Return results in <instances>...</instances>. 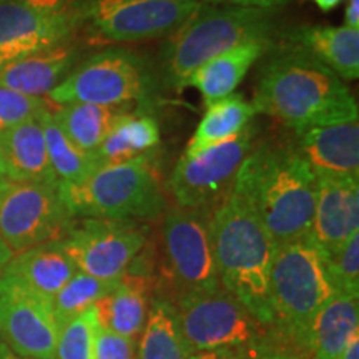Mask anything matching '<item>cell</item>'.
<instances>
[{
	"label": "cell",
	"instance_id": "cell-4",
	"mask_svg": "<svg viewBox=\"0 0 359 359\" xmlns=\"http://www.w3.org/2000/svg\"><path fill=\"white\" fill-rule=\"evenodd\" d=\"M213 210L172 206L160 215L154 251L128 269L154 281V298L177 304L187 296L222 286L213 255L210 219Z\"/></svg>",
	"mask_w": 359,
	"mask_h": 359
},
{
	"label": "cell",
	"instance_id": "cell-14",
	"mask_svg": "<svg viewBox=\"0 0 359 359\" xmlns=\"http://www.w3.org/2000/svg\"><path fill=\"white\" fill-rule=\"evenodd\" d=\"M58 327L52 302L13 276L0 275V338L17 356L55 359Z\"/></svg>",
	"mask_w": 359,
	"mask_h": 359
},
{
	"label": "cell",
	"instance_id": "cell-15",
	"mask_svg": "<svg viewBox=\"0 0 359 359\" xmlns=\"http://www.w3.org/2000/svg\"><path fill=\"white\" fill-rule=\"evenodd\" d=\"M80 20L82 13L77 12L42 11L0 0V65L65 45Z\"/></svg>",
	"mask_w": 359,
	"mask_h": 359
},
{
	"label": "cell",
	"instance_id": "cell-35",
	"mask_svg": "<svg viewBox=\"0 0 359 359\" xmlns=\"http://www.w3.org/2000/svg\"><path fill=\"white\" fill-rule=\"evenodd\" d=\"M253 351H238V349H208L190 354L188 359H248Z\"/></svg>",
	"mask_w": 359,
	"mask_h": 359
},
{
	"label": "cell",
	"instance_id": "cell-44",
	"mask_svg": "<svg viewBox=\"0 0 359 359\" xmlns=\"http://www.w3.org/2000/svg\"><path fill=\"white\" fill-rule=\"evenodd\" d=\"M0 178L8 180V170H7V163H6V158H4L2 150H0Z\"/></svg>",
	"mask_w": 359,
	"mask_h": 359
},
{
	"label": "cell",
	"instance_id": "cell-23",
	"mask_svg": "<svg viewBox=\"0 0 359 359\" xmlns=\"http://www.w3.org/2000/svg\"><path fill=\"white\" fill-rule=\"evenodd\" d=\"M75 273V264L58 248L55 241L13 255L4 269V275L13 276L27 288L50 302Z\"/></svg>",
	"mask_w": 359,
	"mask_h": 359
},
{
	"label": "cell",
	"instance_id": "cell-42",
	"mask_svg": "<svg viewBox=\"0 0 359 359\" xmlns=\"http://www.w3.org/2000/svg\"><path fill=\"white\" fill-rule=\"evenodd\" d=\"M314 2L318 4V7H320L323 12H330V11H333V8L338 7L343 0H314Z\"/></svg>",
	"mask_w": 359,
	"mask_h": 359
},
{
	"label": "cell",
	"instance_id": "cell-37",
	"mask_svg": "<svg viewBox=\"0 0 359 359\" xmlns=\"http://www.w3.org/2000/svg\"><path fill=\"white\" fill-rule=\"evenodd\" d=\"M15 2L27 4V6L42 8V11H52V12H62L67 11V4L69 0H15Z\"/></svg>",
	"mask_w": 359,
	"mask_h": 359
},
{
	"label": "cell",
	"instance_id": "cell-29",
	"mask_svg": "<svg viewBox=\"0 0 359 359\" xmlns=\"http://www.w3.org/2000/svg\"><path fill=\"white\" fill-rule=\"evenodd\" d=\"M39 122L43 132L45 145H47L48 160L57 175L58 183L77 185L102 167L95 154L83 151L62 132L48 107L39 116Z\"/></svg>",
	"mask_w": 359,
	"mask_h": 359
},
{
	"label": "cell",
	"instance_id": "cell-1",
	"mask_svg": "<svg viewBox=\"0 0 359 359\" xmlns=\"http://www.w3.org/2000/svg\"><path fill=\"white\" fill-rule=\"evenodd\" d=\"M253 105L294 132L358 120V103L346 83L296 43L269 57Z\"/></svg>",
	"mask_w": 359,
	"mask_h": 359
},
{
	"label": "cell",
	"instance_id": "cell-30",
	"mask_svg": "<svg viewBox=\"0 0 359 359\" xmlns=\"http://www.w3.org/2000/svg\"><path fill=\"white\" fill-rule=\"evenodd\" d=\"M120 280H100L79 271L65 283V286L52 298V311L57 327L72 318L93 308L102 298L109 296Z\"/></svg>",
	"mask_w": 359,
	"mask_h": 359
},
{
	"label": "cell",
	"instance_id": "cell-6",
	"mask_svg": "<svg viewBox=\"0 0 359 359\" xmlns=\"http://www.w3.org/2000/svg\"><path fill=\"white\" fill-rule=\"evenodd\" d=\"M147 155L102 165L77 185L58 183V193L70 217L135 222L158 218L167 208V200Z\"/></svg>",
	"mask_w": 359,
	"mask_h": 359
},
{
	"label": "cell",
	"instance_id": "cell-34",
	"mask_svg": "<svg viewBox=\"0 0 359 359\" xmlns=\"http://www.w3.org/2000/svg\"><path fill=\"white\" fill-rule=\"evenodd\" d=\"M137 341L123 338L98 325L95 331V359H135Z\"/></svg>",
	"mask_w": 359,
	"mask_h": 359
},
{
	"label": "cell",
	"instance_id": "cell-26",
	"mask_svg": "<svg viewBox=\"0 0 359 359\" xmlns=\"http://www.w3.org/2000/svg\"><path fill=\"white\" fill-rule=\"evenodd\" d=\"M190 354L175 304L156 296L151 298L135 359H188Z\"/></svg>",
	"mask_w": 359,
	"mask_h": 359
},
{
	"label": "cell",
	"instance_id": "cell-3",
	"mask_svg": "<svg viewBox=\"0 0 359 359\" xmlns=\"http://www.w3.org/2000/svg\"><path fill=\"white\" fill-rule=\"evenodd\" d=\"M210 231L222 286L271 327L268 285L276 250L273 238L233 190L213 210Z\"/></svg>",
	"mask_w": 359,
	"mask_h": 359
},
{
	"label": "cell",
	"instance_id": "cell-20",
	"mask_svg": "<svg viewBox=\"0 0 359 359\" xmlns=\"http://www.w3.org/2000/svg\"><path fill=\"white\" fill-rule=\"evenodd\" d=\"M77 50L67 45L0 65V87L30 97L48 95L72 72Z\"/></svg>",
	"mask_w": 359,
	"mask_h": 359
},
{
	"label": "cell",
	"instance_id": "cell-12",
	"mask_svg": "<svg viewBox=\"0 0 359 359\" xmlns=\"http://www.w3.org/2000/svg\"><path fill=\"white\" fill-rule=\"evenodd\" d=\"M255 137L257 127L250 123L231 140L208 147L196 154L183 155L168 183V190L177 206L217 208L231 191L238 170L255 145Z\"/></svg>",
	"mask_w": 359,
	"mask_h": 359
},
{
	"label": "cell",
	"instance_id": "cell-32",
	"mask_svg": "<svg viewBox=\"0 0 359 359\" xmlns=\"http://www.w3.org/2000/svg\"><path fill=\"white\" fill-rule=\"evenodd\" d=\"M327 269L336 293L359 296V233L327 257Z\"/></svg>",
	"mask_w": 359,
	"mask_h": 359
},
{
	"label": "cell",
	"instance_id": "cell-41",
	"mask_svg": "<svg viewBox=\"0 0 359 359\" xmlns=\"http://www.w3.org/2000/svg\"><path fill=\"white\" fill-rule=\"evenodd\" d=\"M12 257H13L12 251L7 248V245L4 243L2 240H0V275H2V273H4V269H6L7 263L11 262Z\"/></svg>",
	"mask_w": 359,
	"mask_h": 359
},
{
	"label": "cell",
	"instance_id": "cell-28",
	"mask_svg": "<svg viewBox=\"0 0 359 359\" xmlns=\"http://www.w3.org/2000/svg\"><path fill=\"white\" fill-rule=\"evenodd\" d=\"M160 143V127L150 115L127 114L116 122L95 150L102 165L122 163L140 156Z\"/></svg>",
	"mask_w": 359,
	"mask_h": 359
},
{
	"label": "cell",
	"instance_id": "cell-43",
	"mask_svg": "<svg viewBox=\"0 0 359 359\" xmlns=\"http://www.w3.org/2000/svg\"><path fill=\"white\" fill-rule=\"evenodd\" d=\"M0 359H27V358L17 356V354L13 353L7 344H4L2 341H0Z\"/></svg>",
	"mask_w": 359,
	"mask_h": 359
},
{
	"label": "cell",
	"instance_id": "cell-21",
	"mask_svg": "<svg viewBox=\"0 0 359 359\" xmlns=\"http://www.w3.org/2000/svg\"><path fill=\"white\" fill-rule=\"evenodd\" d=\"M0 150L6 158L8 180L58 185V178L48 160L39 118L0 135Z\"/></svg>",
	"mask_w": 359,
	"mask_h": 359
},
{
	"label": "cell",
	"instance_id": "cell-10",
	"mask_svg": "<svg viewBox=\"0 0 359 359\" xmlns=\"http://www.w3.org/2000/svg\"><path fill=\"white\" fill-rule=\"evenodd\" d=\"M148 74L142 58L127 50L98 52L72 70L48 93V100L58 105L92 103L122 107L145 98Z\"/></svg>",
	"mask_w": 359,
	"mask_h": 359
},
{
	"label": "cell",
	"instance_id": "cell-18",
	"mask_svg": "<svg viewBox=\"0 0 359 359\" xmlns=\"http://www.w3.org/2000/svg\"><path fill=\"white\" fill-rule=\"evenodd\" d=\"M154 298V281L148 275L127 269L118 286L95 304L98 325L114 333L137 341L145 326Z\"/></svg>",
	"mask_w": 359,
	"mask_h": 359
},
{
	"label": "cell",
	"instance_id": "cell-36",
	"mask_svg": "<svg viewBox=\"0 0 359 359\" xmlns=\"http://www.w3.org/2000/svg\"><path fill=\"white\" fill-rule=\"evenodd\" d=\"M248 359H303L298 353L291 351V349H283L278 346H264L253 351Z\"/></svg>",
	"mask_w": 359,
	"mask_h": 359
},
{
	"label": "cell",
	"instance_id": "cell-25",
	"mask_svg": "<svg viewBox=\"0 0 359 359\" xmlns=\"http://www.w3.org/2000/svg\"><path fill=\"white\" fill-rule=\"evenodd\" d=\"M128 111L127 105L103 107L92 103H69L53 111V118L67 137L79 148L95 154L110 130Z\"/></svg>",
	"mask_w": 359,
	"mask_h": 359
},
{
	"label": "cell",
	"instance_id": "cell-38",
	"mask_svg": "<svg viewBox=\"0 0 359 359\" xmlns=\"http://www.w3.org/2000/svg\"><path fill=\"white\" fill-rule=\"evenodd\" d=\"M233 4L240 7H253V8H264V11H271L273 7L283 6L286 0H231Z\"/></svg>",
	"mask_w": 359,
	"mask_h": 359
},
{
	"label": "cell",
	"instance_id": "cell-45",
	"mask_svg": "<svg viewBox=\"0 0 359 359\" xmlns=\"http://www.w3.org/2000/svg\"><path fill=\"white\" fill-rule=\"evenodd\" d=\"M8 182H11V180H7V178H0V198H2L4 191H6V188H7V185H8Z\"/></svg>",
	"mask_w": 359,
	"mask_h": 359
},
{
	"label": "cell",
	"instance_id": "cell-13",
	"mask_svg": "<svg viewBox=\"0 0 359 359\" xmlns=\"http://www.w3.org/2000/svg\"><path fill=\"white\" fill-rule=\"evenodd\" d=\"M70 219L58 185L11 180L0 198V240L13 255L60 240Z\"/></svg>",
	"mask_w": 359,
	"mask_h": 359
},
{
	"label": "cell",
	"instance_id": "cell-40",
	"mask_svg": "<svg viewBox=\"0 0 359 359\" xmlns=\"http://www.w3.org/2000/svg\"><path fill=\"white\" fill-rule=\"evenodd\" d=\"M338 359H359V333L353 336V339L349 341L346 349L341 353Z\"/></svg>",
	"mask_w": 359,
	"mask_h": 359
},
{
	"label": "cell",
	"instance_id": "cell-39",
	"mask_svg": "<svg viewBox=\"0 0 359 359\" xmlns=\"http://www.w3.org/2000/svg\"><path fill=\"white\" fill-rule=\"evenodd\" d=\"M346 27L358 29L359 27V0H349L346 7Z\"/></svg>",
	"mask_w": 359,
	"mask_h": 359
},
{
	"label": "cell",
	"instance_id": "cell-9",
	"mask_svg": "<svg viewBox=\"0 0 359 359\" xmlns=\"http://www.w3.org/2000/svg\"><path fill=\"white\" fill-rule=\"evenodd\" d=\"M148 226L135 219L72 218L58 245L79 271L120 280L148 241Z\"/></svg>",
	"mask_w": 359,
	"mask_h": 359
},
{
	"label": "cell",
	"instance_id": "cell-17",
	"mask_svg": "<svg viewBox=\"0 0 359 359\" xmlns=\"http://www.w3.org/2000/svg\"><path fill=\"white\" fill-rule=\"evenodd\" d=\"M296 150L306 160L316 177L359 175L358 120L296 132Z\"/></svg>",
	"mask_w": 359,
	"mask_h": 359
},
{
	"label": "cell",
	"instance_id": "cell-5",
	"mask_svg": "<svg viewBox=\"0 0 359 359\" xmlns=\"http://www.w3.org/2000/svg\"><path fill=\"white\" fill-rule=\"evenodd\" d=\"M336 293L327 255L311 235L276 245L269 271L268 303L276 338L306 351L309 326Z\"/></svg>",
	"mask_w": 359,
	"mask_h": 359
},
{
	"label": "cell",
	"instance_id": "cell-27",
	"mask_svg": "<svg viewBox=\"0 0 359 359\" xmlns=\"http://www.w3.org/2000/svg\"><path fill=\"white\" fill-rule=\"evenodd\" d=\"M257 114L258 111L253 103L246 102L243 97L236 95V93L212 103L196 127V132L188 143L185 154H196L208 147L231 140L248 127Z\"/></svg>",
	"mask_w": 359,
	"mask_h": 359
},
{
	"label": "cell",
	"instance_id": "cell-31",
	"mask_svg": "<svg viewBox=\"0 0 359 359\" xmlns=\"http://www.w3.org/2000/svg\"><path fill=\"white\" fill-rule=\"evenodd\" d=\"M95 306L58 326L55 359H95Z\"/></svg>",
	"mask_w": 359,
	"mask_h": 359
},
{
	"label": "cell",
	"instance_id": "cell-46",
	"mask_svg": "<svg viewBox=\"0 0 359 359\" xmlns=\"http://www.w3.org/2000/svg\"><path fill=\"white\" fill-rule=\"evenodd\" d=\"M206 2H223V0H206Z\"/></svg>",
	"mask_w": 359,
	"mask_h": 359
},
{
	"label": "cell",
	"instance_id": "cell-22",
	"mask_svg": "<svg viewBox=\"0 0 359 359\" xmlns=\"http://www.w3.org/2000/svg\"><path fill=\"white\" fill-rule=\"evenodd\" d=\"M359 296L334 294L309 326V359H338L354 334L359 333Z\"/></svg>",
	"mask_w": 359,
	"mask_h": 359
},
{
	"label": "cell",
	"instance_id": "cell-11",
	"mask_svg": "<svg viewBox=\"0 0 359 359\" xmlns=\"http://www.w3.org/2000/svg\"><path fill=\"white\" fill-rule=\"evenodd\" d=\"M201 8L200 0H90L82 19L97 43H125L173 35Z\"/></svg>",
	"mask_w": 359,
	"mask_h": 359
},
{
	"label": "cell",
	"instance_id": "cell-19",
	"mask_svg": "<svg viewBox=\"0 0 359 359\" xmlns=\"http://www.w3.org/2000/svg\"><path fill=\"white\" fill-rule=\"evenodd\" d=\"M273 47L269 39H257L230 48L196 69L187 80L185 87H195L203 97L206 107L231 95L246 77L258 58Z\"/></svg>",
	"mask_w": 359,
	"mask_h": 359
},
{
	"label": "cell",
	"instance_id": "cell-16",
	"mask_svg": "<svg viewBox=\"0 0 359 359\" xmlns=\"http://www.w3.org/2000/svg\"><path fill=\"white\" fill-rule=\"evenodd\" d=\"M318 178L309 235L330 257L359 233V182L354 177Z\"/></svg>",
	"mask_w": 359,
	"mask_h": 359
},
{
	"label": "cell",
	"instance_id": "cell-24",
	"mask_svg": "<svg viewBox=\"0 0 359 359\" xmlns=\"http://www.w3.org/2000/svg\"><path fill=\"white\" fill-rule=\"evenodd\" d=\"M293 43L331 69L341 80L359 77V30L351 27H302L290 34Z\"/></svg>",
	"mask_w": 359,
	"mask_h": 359
},
{
	"label": "cell",
	"instance_id": "cell-8",
	"mask_svg": "<svg viewBox=\"0 0 359 359\" xmlns=\"http://www.w3.org/2000/svg\"><path fill=\"white\" fill-rule=\"evenodd\" d=\"M180 330L191 354L208 349L257 351L275 346L271 327L263 325L223 286L187 296L175 304Z\"/></svg>",
	"mask_w": 359,
	"mask_h": 359
},
{
	"label": "cell",
	"instance_id": "cell-33",
	"mask_svg": "<svg viewBox=\"0 0 359 359\" xmlns=\"http://www.w3.org/2000/svg\"><path fill=\"white\" fill-rule=\"evenodd\" d=\"M47 110V102L42 97H30L0 87V135L19 125L37 120Z\"/></svg>",
	"mask_w": 359,
	"mask_h": 359
},
{
	"label": "cell",
	"instance_id": "cell-2",
	"mask_svg": "<svg viewBox=\"0 0 359 359\" xmlns=\"http://www.w3.org/2000/svg\"><path fill=\"white\" fill-rule=\"evenodd\" d=\"M318 178L294 143L263 142L251 147L231 190L238 193L275 245L309 235Z\"/></svg>",
	"mask_w": 359,
	"mask_h": 359
},
{
	"label": "cell",
	"instance_id": "cell-7",
	"mask_svg": "<svg viewBox=\"0 0 359 359\" xmlns=\"http://www.w3.org/2000/svg\"><path fill=\"white\" fill-rule=\"evenodd\" d=\"M271 12L253 7L200 11L170 40L165 70L175 88H185L196 69L233 47L257 39H269Z\"/></svg>",
	"mask_w": 359,
	"mask_h": 359
}]
</instances>
